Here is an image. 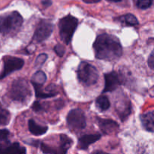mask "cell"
I'll use <instances>...</instances> for the list:
<instances>
[{"mask_svg": "<svg viewBox=\"0 0 154 154\" xmlns=\"http://www.w3.org/2000/svg\"><path fill=\"white\" fill-rule=\"evenodd\" d=\"M93 48L96 58L107 61L117 60L123 54L120 41L115 36L109 34L98 35L93 44Z\"/></svg>", "mask_w": 154, "mask_h": 154, "instance_id": "obj_1", "label": "cell"}, {"mask_svg": "<svg viewBox=\"0 0 154 154\" xmlns=\"http://www.w3.org/2000/svg\"><path fill=\"white\" fill-rule=\"evenodd\" d=\"M23 23V17L17 11H13L1 17L0 28L3 35H11L15 34Z\"/></svg>", "mask_w": 154, "mask_h": 154, "instance_id": "obj_2", "label": "cell"}, {"mask_svg": "<svg viewBox=\"0 0 154 154\" xmlns=\"http://www.w3.org/2000/svg\"><path fill=\"white\" fill-rule=\"evenodd\" d=\"M8 95L13 101L24 103L31 97L32 92L27 81L20 78L12 82L9 89Z\"/></svg>", "mask_w": 154, "mask_h": 154, "instance_id": "obj_3", "label": "cell"}, {"mask_svg": "<svg viewBox=\"0 0 154 154\" xmlns=\"http://www.w3.org/2000/svg\"><path fill=\"white\" fill-rule=\"evenodd\" d=\"M77 73L79 81L86 87L94 85L99 80V72L96 68L86 62L81 63Z\"/></svg>", "mask_w": 154, "mask_h": 154, "instance_id": "obj_4", "label": "cell"}, {"mask_svg": "<svg viewBox=\"0 0 154 154\" xmlns=\"http://www.w3.org/2000/svg\"><path fill=\"white\" fill-rule=\"evenodd\" d=\"M78 20L76 17L68 15L64 17L59 21V31L62 41L66 45L70 43L72 38L78 26Z\"/></svg>", "mask_w": 154, "mask_h": 154, "instance_id": "obj_5", "label": "cell"}, {"mask_svg": "<svg viewBox=\"0 0 154 154\" xmlns=\"http://www.w3.org/2000/svg\"><path fill=\"white\" fill-rule=\"evenodd\" d=\"M67 123L69 129L74 132L81 131L86 127V117L81 109H73L67 116Z\"/></svg>", "mask_w": 154, "mask_h": 154, "instance_id": "obj_6", "label": "cell"}, {"mask_svg": "<svg viewBox=\"0 0 154 154\" xmlns=\"http://www.w3.org/2000/svg\"><path fill=\"white\" fill-rule=\"evenodd\" d=\"M24 61L20 58L6 56L3 58V69L1 73V79H3L15 71L22 69Z\"/></svg>", "mask_w": 154, "mask_h": 154, "instance_id": "obj_7", "label": "cell"}, {"mask_svg": "<svg viewBox=\"0 0 154 154\" xmlns=\"http://www.w3.org/2000/svg\"><path fill=\"white\" fill-rule=\"evenodd\" d=\"M54 29V25L48 20H42L38 24L35 32L33 40L37 43L44 42L51 36Z\"/></svg>", "mask_w": 154, "mask_h": 154, "instance_id": "obj_8", "label": "cell"}, {"mask_svg": "<svg viewBox=\"0 0 154 154\" xmlns=\"http://www.w3.org/2000/svg\"><path fill=\"white\" fill-rule=\"evenodd\" d=\"M123 77L117 72H109L105 75V88L103 93L112 92L123 84Z\"/></svg>", "mask_w": 154, "mask_h": 154, "instance_id": "obj_9", "label": "cell"}, {"mask_svg": "<svg viewBox=\"0 0 154 154\" xmlns=\"http://www.w3.org/2000/svg\"><path fill=\"white\" fill-rule=\"evenodd\" d=\"M98 123L101 130L106 135L114 134L119 129V125L112 120L98 119Z\"/></svg>", "mask_w": 154, "mask_h": 154, "instance_id": "obj_10", "label": "cell"}, {"mask_svg": "<svg viewBox=\"0 0 154 154\" xmlns=\"http://www.w3.org/2000/svg\"><path fill=\"white\" fill-rule=\"evenodd\" d=\"M101 137H102V135L100 134H90V135H83L78 140V149L87 150L90 144L99 141Z\"/></svg>", "mask_w": 154, "mask_h": 154, "instance_id": "obj_11", "label": "cell"}, {"mask_svg": "<svg viewBox=\"0 0 154 154\" xmlns=\"http://www.w3.org/2000/svg\"><path fill=\"white\" fill-rule=\"evenodd\" d=\"M141 121L143 127L146 130L154 132V111L142 114L141 116Z\"/></svg>", "mask_w": 154, "mask_h": 154, "instance_id": "obj_12", "label": "cell"}, {"mask_svg": "<svg viewBox=\"0 0 154 154\" xmlns=\"http://www.w3.org/2000/svg\"><path fill=\"white\" fill-rule=\"evenodd\" d=\"M29 130L32 135L38 136V135H42L45 134L48 131V126H41L38 123H35L34 120H29Z\"/></svg>", "mask_w": 154, "mask_h": 154, "instance_id": "obj_13", "label": "cell"}, {"mask_svg": "<svg viewBox=\"0 0 154 154\" xmlns=\"http://www.w3.org/2000/svg\"><path fill=\"white\" fill-rule=\"evenodd\" d=\"M26 149L17 142L2 149V153L4 154H23L26 153Z\"/></svg>", "mask_w": 154, "mask_h": 154, "instance_id": "obj_14", "label": "cell"}, {"mask_svg": "<svg viewBox=\"0 0 154 154\" xmlns=\"http://www.w3.org/2000/svg\"><path fill=\"white\" fill-rule=\"evenodd\" d=\"M47 80L46 75L42 71H38L32 77L31 82L33 86H42Z\"/></svg>", "mask_w": 154, "mask_h": 154, "instance_id": "obj_15", "label": "cell"}, {"mask_svg": "<svg viewBox=\"0 0 154 154\" xmlns=\"http://www.w3.org/2000/svg\"><path fill=\"white\" fill-rule=\"evenodd\" d=\"M60 150L61 153H67L68 150L72 146V140L66 135H60Z\"/></svg>", "mask_w": 154, "mask_h": 154, "instance_id": "obj_16", "label": "cell"}, {"mask_svg": "<svg viewBox=\"0 0 154 154\" xmlns=\"http://www.w3.org/2000/svg\"><path fill=\"white\" fill-rule=\"evenodd\" d=\"M120 22L124 23L127 26H136L139 23L136 17L132 14H127L120 17Z\"/></svg>", "mask_w": 154, "mask_h": 154, "instance_id": "obj_17", "label": "cell"}, {"mask_svg": "<svg viewBox=\"0 0 154 154\" xmlns=\"http://www.w3.org/2000/svg\"><path fill=\"white\" fill-rule=\"evenodd\" d=\"M96 104L101 111H106L110 108V105H111L109 99L105 96H101L99 98H97Z\"/></svg>", "mask_w": 154, "mask_h": 154, "instance_id": "obj_18", "label": "cell"}, {"mask_svg": "<svg viewBox=\"0 0 154 154\" xmlns=\"http://www.w3.org/2000/svg\"><path fill=\"white\" fill-rule=\"evenodd\" d=\"M35 91V96L37 98L39 99H46V98H51L53 96H56L57 93L55 92H48V93H44L42 90L41 89L42 86H33Z\"/></svg>", "mask_w": 154, "mask_h": 154, "instance_id": "obj_19", "label": "cell"}, {"mask_svg": "<svg viewBox=\"0 0 154 154\" xmlns=\"http://www.w3.org/2000/svg\"><path fill=\"white\" fill-rule=\"evenodd\" d=\"M0 123L2 126L7 125L10 121V113L7 110L2 109L0 113Z\"/></svg>", "mask_w": 154, "mask_h": 154, "instance_id": "obj_20", "label": "cell"}, {"mask_svg": "<svg viewBox=\"0 0 154 154\" xmlns=\"http://www.w3.org/2000/svg\"><path fill=\"white\" fill-rule=\"evenodd\" d=\"M153 0H137V6L140 9H147L152 5Z\"/></svg>", "mask_w": 154, "mask_h": 154, "instance_id": "obj_21", "label": "cell"}, {"mask_svg": "<svg viewBox=\"0 0 154 154\" xmlns=\"http://www.w3.org/2000/svg\"><path fill=\"white\" fill-rule=\"evenodd\" d=\"M9 132L8 129H2L0 131V141L2 143L5 142V141H8V136H9Z\"/></svg>", "mask_w": 154, "mask_h": 154, "instance_id": "obj_22", "label": "cell"}, {"mask_svg": "<svg viewBox=\"0 0 154 154\" xmlns=\"http://www.w3.org/2000/svg\"><path fill=\"white\" fill-rule=\"evenodd\" d=\"M54 51L59 57H63L65 54V48L62 45H57L54 47Z\"/></svg>", "mask_w": 154, "mask_h": 154, "instance_id": "obj_23", "label": "cell"}, {"mask_svg": "<svg viewBox=\"0 0 154 154\" xmlns=\"http://www.w3.org/2000/svg\"><path fill=\"white\" fill-rule=\"evenodd\" d=\"M47 55L46 54H40L38 57H37L35 60V65L36 66H41V65L43 64L45 62V60H47Z\"/></svg>", "mask_w": 154, "mask_h": 154, "instance_id": "obj_24", "label": "cell"}, {"mask_svg": "<svg viewBox=\"0 0 154 154\" xmlns=\"http://www.w3.org/2000/svg\"><path fill=\"white\" fill-rule=\"evenodd\" d=\"M148 65H149V67L150 69H153L154 70V50L153 52L151 53V54L150 55L148 59Z\"/></svg>", "mask_w": 154, "mask_h": 154, "instance_id": "obj_25", "label": "cell"}, {"mask_svg": "<svg viewBox=\"0 0 154 154\" xmlns=\"http://www.w3.org/2000/svg\"><path fill=\"white\" fill-rule=\"evenodd\" d=\"M32 109L34 110L35 111H36V112H38V111H40L42 110V105H41L38 102H34V104L32 105Z\"/></svg>", "mask_w": 154, "mask_h": 154, "instance_id": "obj_26", "label": "cell"}, {"mask_svg": "<svg viewBox=\"0 0 154 154\" xmlns=\"http://www.w3.org/2000/svg\"><path fill=\"white\" fill-rule=\"evenodd\" d=\"M42 5L45 6V8L49 7V6H51V5H52V1H51V0H43V1L42 2Z\"/></svg>", "mask_w": 154, "mask_h": 154, "instance_id": "obj_27", "label": "cell"}, {"mask_svg": "<svg viewBox=\"0 0 154 154\" xmlns=\"http://www.w3.org/2000/svg\"><path fill=\"white\" fill-rule=\"evenodd\" d=\"M84 2L88 3V4H92V3H97L100 2L101 0H83Z\"/></svg>", "mask_w": 154, "mask_h": 154, "instance_id": "obj_28", "label": "cell"}, {"mask_svg": "<svg viewBox=\"0 0 154 154\" xmlns=\"http://www.w3.org/2000/svg\"><path fill=\"white\" fill-rule=\"evenodd\" d=\"M109 2H118L122 1V0H108Z\"/></svg>", "mask_w": 154, "mask_h": 154, "instance_id": "obj_29", "label": "cell"}]
</instances>
